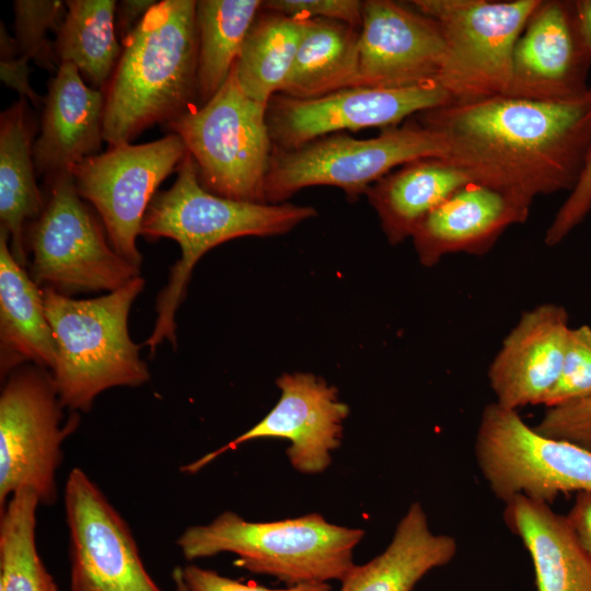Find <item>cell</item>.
<instances>
[{
    "instance_id": "ab89813d",
    "label": "cell",
    "mask_w": 591,
    "mask_h": 591,
    "mask_svg": "<svg viewBox=\"0 0 591 591\" xmlns=\"http://www.w3.org/2000/svg\"><path fill=\"white\" fill-rule=\"evenodd\" d=\"M576 8L581 33L591 51V0H576Z\"/></svg>"
},
{
    "instance_id": "2e32d148",
    "label": "cell",
    "mask_w": 591,
    "mask_h": 591,
    "mask_svg": "<svg viewBox=\"0 0 591 591\" xmlns=\"http://www.w3.org/2000/svg\"><path fill=\"white\" fill-rule=\"evenodd\" d=\"M591 51L581 33L576 0H540L519 36L505 95L566 102L584 95Z\"/></svg>"
},
{
    "instance_id": "44dd1931",
    "label": "cell",
    "mask_w": 591,
    "mask_h": 591,
    "mask_svg": "<svg viewBox=\"0 0 591 591\" xmlns=\"http://www.w3.org/2000/svg\"><path fill=\"white\" fill-rule=\"evenodd\" d=\"M502 517L531 556L538 591H591V558L567 515L517 495L505 502Z\"/></svg>"
},
{
    "instance_id": "1f68e13d",
    "label": "cell",
    "mask_w": 591,
    "mask_h": 591,
    "mask_svg": "<svg viewBox=\"0 0 591 591\" xmlns=\"http://www.w3.org/2000/svg\"><path fill=\"white\" fill-rule=\"evenodd\" d=\"M591 395V326L571 327L557 382L544 401L546 408Z\"/></svg>"
},
{
    "instance_id": "ac0fdd59",
    "label": "cell",
    "mask_w": 591,
    "mask_h": 591,
    "mask_svg": "<svg viewBox=\"0 0 591 591\" xmlns=\"http://www.w3.org/2000/svg\"><path fill=\"white\" fill-rule=\"evenodd\" d=\"M570 328L560 304L542 303L523 312L488 368L495 402L515 410L543 405L558 380Z\"/></svg>"
},
{
    "instance_id": "4dcf8cb0",
    "label": "cell",
    "mask_w": 591,
    "mask_h": 591,
    "mask_svg": "<svg viewBox=\"0 0 591 591\" xmlns=\"http://www.w3.org/2000/svg\"><path fill=\"white\" fill-rule=\"evenodd\" d=\"M14 42L18 53L27 61L56 73L59 67L54 43L46 37L57 31L66 14V3L60 0H15Z\"/></svg>"
},
{
    "instance_id": "83f0119b",
    "label": "cell",
    "mask_w": 591,
    "mask_h": 591,
    "mask_svg": "<svg viewBox=\"0 0 591 591\" xmlns=\"http://www.w3.org/2000/svg\"><path fill=\"white\" fill-rule=\"evenodd\" d=\"M54 42L58 63H72L95 88L104 89L123 47L115 26L114 0H67Z\"/></svg>"
},
{
    "instance_id": "f1b7e54d",
    "label": "cell",
    "mask_w": 591,
    "mask_h": 591,
    "mask_svg": "<svg viewBox=\"0 0 591 591\" xmlns=\"http://www.w3.org/2000/svg\"><path fill=\"white\" fill-rule=\"evenodd\" d=\"M262 3L260 0L196 1L199 106L206 104L228 79Z\"/></svg>"
},
{
    "instance_id": "484cf974",
    "label": "cell",
    "mask_w": 591,
    "mask_h": 591,
    "mask_svg": "<svg viewBox=\"0 0 591 591\" xmlns=\"http://www.w3.org/2000/svg\"><path fill=\"white\" fill-rule=\"evenodd\" d=\"M359 30L339 21L309 20L291 70L279 93L310 100L355 86Z\"/></svg>"
},
{
    "instance_id": "9a60e30c",
    "label": "cell",
    "mask_w": 591,
    "mask_h": 591,
    "mask_svg": "<svg viewBox=\"0 0 591 591\" xmlns=\"http://www.w3.org/2000/svg\"><path fill=\"white\" fill-rule=\"evenodd\" d=\"M276 384L280 397L260 421L228 444L182 466V472L197 473L225 451L263 438L287 439L290 445L286 454L296 471L324 472L340 445L348 405L340 401L335 386L312 373H283Z\"/></svg>"
},
{
    "instance_id": "ba28073f",
    "label": "cell",
    "mask_w": 591,
    "mask_h": 591,
    "mask_svg": "<svg viewBox=\"0 0 591 591\" xmlns=\"http://www.w3.org/2000/svg\"><path fill=\"white\" fill-rule=\"evenodd\" d=\"M40 216L27 225L33 254L30 276L40 287L69 296L112 292L140 276L136 266L108 243L106 230L82 201L70 172L46 181Z\"/></svg>"
},
{
    "instance_id": "f35d334b",
    "label": "cell",
    "mask_w": 591,
    "mask_h": 591,
    "mask_svg": "<svg viewBox=\"0 0 591 591\" xmlns=\"http://www.w3.org/2000/svg\"><path fill=\"white\" fill-rule=\"evenodd\" d=\"M157 2L154 0H121L117 2L115 26L121 42L128 37Z\"/></svg>"
},
{
    "instance_id": "7402d4cb",
    "label": "cell",
    "mask_w": 591,
    "mask_h": 591,
    "mask_svg": "<svg viewBox=\"0 0 591 591\" xmlns=\"http://www.w3.org/2000/svg\"><path fill=\"white\" fill-rule=\"evenodd\" d=\"M0 228V372L7 378L24 363L55 366L56 344L44 294L11 253Z\"/></svg>"
},
{
    "instance_id": "8fae6325",
    "label": "cell",
    "mask_w": 591,
    "mask_h": 591,
    "mask_svg": "<svg viewBox=\"0 0 591 591\" xmlns=\"http://www.w3.org/2000/svg\"><path fill=\"white\" fill-rule=\"evenodd\" d=\"M62 408L47 369L22 366L5 378L0 395V510L24 488L34 490L40 505L55 502L61 445L79 424L78 413L62 424Z\"/></svg>"
},
{
    "instance_id": "3957f363",
    "label": "cell",
    "mask_w": 591,
    "mask_h": 591,
    "mask_svg": "<svg viewBox=\"0 0 591 591\" xmlns=\"http://www.w3.org/2000/svg\"><path fill=\"white\" fill-rule=\"evenodd\" d=\"M316 215L312 206L247 202L217 196L202 187L187 152L174 184L154 195L141 224L140 234L148 240L167 237L181 247V257L158 296V317L146 341L150 352L165 339L176 346L175 313L186 294L194 266L204 254L241 236L285 234Z\"/></svg>"
},
{
    "instance_id": "ffe728a7",
    "label": "cell",
    "mask_w": 591,
    "mask_h": 591,
    "mask_svg": "<svg viewBox=\"0 0 591 591\" xmlns=\"http://www.w3.org/2000/svg\"><path fill=\"white\" fill-rule=\"evenodd\" d=\"M40 135L33 154L37 175L48 181L99 153L104 140V93L89 86L78 68L60 63L47 84Z\"/></svg>"
},
{
    "instance_id": "9c48e42d",
    "label": "cell",
    "mask_w": 591,
    "mask_h": 591,
    "mask_svg": "<svg viewBox=\"0 0 591 591\" xmlns=\"http://www.w3.org/2000/svg\"><path fill=\"white\" fill-rule=\"evenodd\" d=\"M474 454L489 490L503 503L522 495L552 505L561 495L591 491L590 451L537 432L518 410L496 402L482 412Z\"/></svg>"
},
{
    "instance_id": "277c9868",
    "label": "cell",
    "mask_w": 591,
    "mask_h": 591,
    "mask_svg": "<svg viewBox=\"0 0 591 591\" xmlns=\"http://www.w3.org/2000/svg\"><path fill=\"white\" fill-rule=\"evenodd\" d=\"M144 283L139 276L120 289L83 300L43 288L56 344L51 376L63 407L73 413L89 412L105 390L135 387L149 381L140 347L128 331L131 304Z\"/></svg>"
},
{
    "instance_id": "8d00e7d4",
    "label": "cell",
    "mask_w": 591,
    "mask_h": 591,
    "mask_svg": "<svg viewBox=\"0 0 591 591\" xmlns=\"http://www.w3.org/2000/svg\"><path fill=\"white\" fill-rule=\"evenodd\" d=\"M0 77L3 83L15 90L20 97H26L35 107L44 104V97L30 84L28 61L18 53L14 37L0 24Z\"/></svg>"
},
{
    "instance_id": "5bb4252c",
    "label": "cell",
    "mask_w": 591,
    "mask_h": 591,
    "mask_svg": "<svg viewBox=\"0 0 591 591\" xmlns=\"http://www.w3.org/2000/svg\"><path fill=\"white\" fill-rule=\"evenodd\" d=\"M71 545L70 591H162L147 571L132 534L96 484L79 467L65 486Z\"/></svg>"
},
{
    "instance_id": "5b68a950",
    "label": "cell",
    "mask_w": 591,
    "mask_h": 591,
    "mask_svg": "<svg viewBox=\"0 0 591 591\" xmlns=\"http://www.w3.org/2000/svg\"><path fill=\"white\" fill-rule=\"evenodd\" d=\"M364 534L320 513L253 522L224 511L208 524L187 528L176 544L187 560L232 553L239 567L293 587L341 581L356 565L354 551Z\"/></svg>"
},
{
    "instance_id": "e0dca14e",
    "label": "cell",
    "mask_w": 591,
    "mask_h": 591,
    "mask_svg": "<svg viewBox=\"0 0 591 591\" xmlns=\"http://www.w3.org/2000/svg\"><path fill=\"white\" fill-rule=\"evenodd\" d=\"M444 54L437 22L409 2L363 1L355 86L402 89L438 82Z\"/></svg>"
},
{
    "instance_id": "7c38bea8",
    "label": "cell",
    "mask_w": 591,
    "mask_h": 591,
    "mask_svg": "<svg viewBox=\"0 0 591 591\" xmlns=\"http://www.w3.org/2000/svg\"><path fill=\"white\" fill-rule=\"evenodd\" d=\"M187 149L176 134L141 144H118L73 166L81 198L93 205L113 248L139 266L137 237L159 185L177 171Z\"/></svg>"
},
{
    "instance_id": "7a4b0ae2",
    "label": "cell",
    "mask_w": 591,
    "mask_h": 591,
    "mask_svg": "<svg viewBox=\"0 0 591 591\" xmlns=\"http://www.w3.org/2000/svg\"><path fill=\"white\" fill-rule=\"evenodd\" d=\"M195 0L158 1L123 43L104 93V140L130 143L181 116L197 99Z\"/></svg>"
},
{
    "instance_id": "d4e9b609",
    "label": "cell",
    "mask_w": 591,
    "mask_h": 591,
    "mask_svg": "<svg viewBox=\"0 0 591 591\" xmlns=\"http://www.w3.org/2000/svg\"><path fill=\"white\" fill-rule=\"evenodd\" d=\"M26 100L20 97L0 115V228L9 233L11 253L23 267L27 263L26 224L45 206L35 178L36 121Z\"/></svg>"
},
{
    "instance_id": "30bf717a",
    "label": "cell",
    "mask_w": 591,
    "mask_h": 591,
    "mask_svg": "<svg viewBox=\"0 0 591 591\" xmlns=\"http://www.w3.org/2000/svg\"><path fill=\"white\" fill-rule=\"evenodd\" d=\"M439 25L445 45L438 83L453 102L507 93L512 55L540 0H413Z\"/></svg>"
},
{
    "instance_id": "52a82bcc",
    "label": "cell",
    "mask_w": 591,
    "mask_h": 591,
    "mask_svg": "<svg viewBox=\"0 0 591 591\" xmlns=\"http://www.w3.org/2000/svg\"><path fill=\"white\" fill-rule=\"evenodd\" d=\"M447 153L443 139L416 118L368 139L327 135L294 149H274L265 200L282 204L299 190L318 185L338 187L356 199L396 167L420 158H445Z\"/></svg>"
},
{
    "instance_id": "f546056e",
    "label": "cell",
    "mask_w": 591,
    "mask_h": 591,
    "mask_svg": "<svg viewBox=\"0 0 591 591\" xmlns=\"http://www.w3.org/2000/svg\"><path fill=\"white\" fill-rule=\"evenodd\" d=\"M36 493L24 488L0 510V591H58L35 540Z\"/></svg>"
},
{
    "instance_id": "836d02e7",
    "label": "cell",
    "mask_w": 591,
    "mask_h": 591,
    "mask_svg": "<svg viewBox=\"0 0 591 591\" xmlns=\"http://www.w3.org/2000/svg\"><path fill=\"white\" fill-rule=\"evenodd\" d=\"M362 4L359 0H267L262 9L299 19L339 21L360 28Z\"/></svg>"
},
{
    "instance_id": "60d3db41",
    "label": "cell",
    "mask_w": 591,
    "mask_h": 591,
    "mask_svg": "<svg viewBox=\"0 0 591 591\" xmlns=\"http://www.w3.org/2000/svg\"><path fill=\"white\" fill-rule=\"evenodd\" d=\"M172 579L174 582V591H188L184 577H183V569L181 567H176L172 572Z\"/></svg>"
},
{
    "instance_id": "8992f818",
    "label": "cell",
    "mask_w": 591,
    "mask_h": 591,
    "mask_svg": "<svg viewBox=\"0 0 591 591\" xmlns=\"http://www.w3.org/2000/svg\"><path fill=\"white\" fill-rule=\"evenodd\" d=\"M266 115L267 105L244 93L233 68L206 104L164 126L183 140L205 189L223 198L267 204L265 181L274 144Z\"/></svg>"
},
{
    "instance_id": "74e56055",
    "label": "cell",
    "mask_w": 591,
    "mask_h": 591,
    "mask_svg": "<svg viewBox=\"0 0 591 591\" xmlns=\"http://www.w3.org/2000/svg\"><path fill=\"white\" fill-rule=\"evenodd\" d=\"M566 515L579 544L591 558V491L576 494L572 507Z\"/></svg>"
},
{
    "instance_id": "4316f807",
    "label": "cell",
    "mask_w": 591,
    "mask_h": 591,
    "mask_svg": "<svg viewBox=\"0 0 591 591\" xmlns=\"http://www.w3.org/2000/svg\"><path fill=\"white\" fill-rule=\"evenodd\" d=\"M309 20L260 10L233 66L244 93L263 105L280 92Z\"/></svg>"
},
{
    "instance_id": "e575fe53",
    "label": "cell",
    "mask_w": 591,
    "mask_h": 591,
    "mask_svg": "<svg viewBox=\"0 0 591 591\" xmlns=\"http://www.w3.org/2000/svg\"><path fill=\"white\" fill-rule=\"evenodd\" d=\"M591 211V152L581 177L556 212L545 232L544 242L555 246L577 228Z\"/></svg>"
},
{
    "instance_id": "6da1fadb",
    "label": "cell",
    "mask_w": 591,
    "mask_h": 591,
    "mask_svg": "<svg viewBox=\"0 0 591 591\" xmlns=\"http://www.w3.org/2000/svg\"><path fill=\"white\" fill-rule=\"evenodd\" d=\"M444 141L447 159L476 183L532 204L572 192L591 152V86L566 102L496 95L415 116Z\"/></svg>"
},
{
    "instance_id": "603a6c76",
    "label": "cell",
    "mask_w": 591,
    "mask_h": 591,
    "mask_svg": "<svg viewBox=\"0 0 591 591\" xmlns=\"http://www.w3.org/2000/svg\"><path fill=\"white\" fill-rule=\"evenodd\" d=\"M456 540L434 533L420 502H413L398 521L386 548L363 565H355L339 591H413L430 571L451 563Z\"/></svg>"
},
{
    "instance_id": "d6a6232c",
    "label": "cell",
    "mask_w": 591,
    "mask_h": 591,
    "mask_svg": "<svg viewBox=\"0 0 591 591\" xmlns=\"http://www.w3.org/2000/svg\"><path fill=\"white\" fill-rule=\"evenodd\" d=\"M533 428L546 437L572 442L591 452V395L547 408Z\"/></svg>"
},
{
    "instance_id": "d590c367",
    "label": "cell",
    "mask_w": 591,
    "mask_h": 591,
    "mask_svg": "<svg viewBox=\"0 0 591 591\" xmlns=\"http://www.w3.org/2000/svg\"><path fill=\"white\" fill-rule=\"evenodd\" d=\"M182 569L188 591H332L328 582H310L285 589H268L263 586L240 582L194 564L186 565Z\"/></svg>"
},
{
    "instance_id": "cb8c5ba5",
    "label": "cell",
    "mask_w": 591,
    "mask_h": 591,
    "mask_svg": "<svg viewBox=\"0 0 591 591\" xmlns=\"http://www.w3.org/2000/svg\"><path fill=\"white\" fill-rule=\"evenodd\" d=\"M470 176L449 159L409 161L371 185L366 195L392 245L412 237L417 225L461 187Z\"/></svg>"
},
{
    "instance_id": "4fadbf2b",
    "label": "cell",
    "mask_w": 591,
    "mask_h": 591,
    "mask_svg": "<svg viewBox=\"0 0 591 591\" xmlns=\"http://www.w3.org/2000/svg\"><path fill=\"white\" fill-rule=\"evenodd\" d=\"M452 102L437 81L402 89L352 86L310 100L277 93L266 119L274 149L289 150L341 130L396 126Z\"/></svg>"
},
{
    "instance_id": "d6986e66",
    "label": "cell",
    "mask_w": 591,
    "mask_h": 591,
    "mask_svg": "<svg viewBox=\"0 0 591 591\" xmlns=\"http://www.w3.org/2000/svg\"><path fill=\"white\" fill-rule=\"evenodd\" d=\"M531 205L476 183L461 187L415 229L420 264L432 267L449 254L489 252L507 229L528 220Z\"/></svg>"
}]
</instances>
